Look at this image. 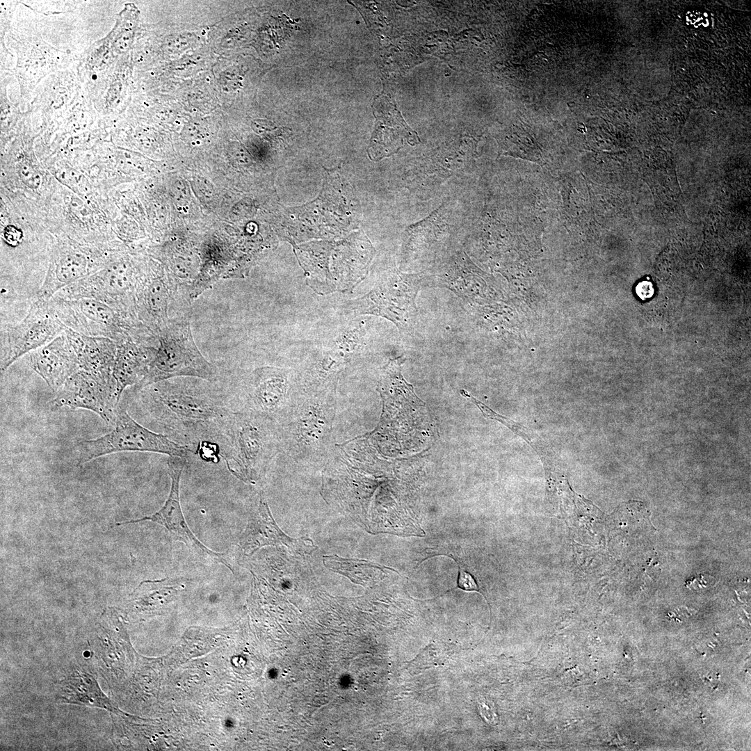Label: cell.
<instances>
[{
    "mask_svg": "<svg viewBox=\"0 0 751 751\" xmlns=\"http://www.w3.org/2000/svg\"><path fill=\"white\" fill-rule=\"evenodd\" d=\"M651 291L652 285L651 284H649V282H643L638 286V296L642 298L643 297L644 298V296H645L646 297H649L647 293L651 294Z\"/></svg>",
    "mask_w": 751,
    "mask_h": 751,
    "instance_id": "cell-26",
    "label": "cell"
},
{
    "mask_svg": "<svg viewBox=\"0 0 751 751\" xmlns=\"http://www.w3.org/2000/svg\"><path fill=\"white\" fill-rule=\"evenodd\" d=\"M373 108L376 124L368 148L371 160L389 156L406 143L415 145L419 143L417 134L407 125L388 97H377Z\"/></svg>",
    "mask_w": 751,
    "mask_h": 751,
    "instance_id": "cell-15",
    "label": "cell"
},
{
    "mask_svg": "<svg viewBox=\"0 0 751 751\" xmlns=\"http://www.w3.org/2000/svg\"><path fill=\"white\" fill-rule=\"evenodd\" d=\"M335 414L336 392H300L278 423L280 453L299 465L326 463L332 449Z\"/></svg>",
    "mask_w": 751,
    "mask_h": 751,
    "instance_id": "cell-2",
    "label": "cell"
},
{
    "mask_svg": "<svg viewBox=\"0 0 751 751\" xmlns=\"http://www.w3.org/2000/svg\"><path fill=\"white\" fill-rule=\"evenodd\" d=\"M192 300L188 291L159 272L143 273L135 295L138 321L158 335L170 322L190 316Z\"/></svg>",
    "mask_w": 751,
    "mask_h": 751,
    "instance_id": "cell-10",
    "label": "cell"
},
{
    "mask_svg": "<svg viewBox=\"0 0 751 751\" xmlns=\"http://www.w3.org/2000/svg\"><path fill=\"white\" fill-rule=\"evenodd\" d=\"M113 428L107 434L76 444L77 463L81 465L95 458L121 451L154 452L188 458L193 450L154 433L136 422L127 412L124 403L119 405Z\"/></svg>",
    "mask_w": 751,
    "mask_h": 751,
    "instance_id": "cell-5",
    "label": "cell"
},
{
    "mask_svg": "<svg viewBox=\"0 0 751 751\" xmlns=\"http://www.w3.org/2000/svg\"><path fill=\"white\" fill-rule=\"evenodd\" d=\"M239 545L246 556L264 546L282 547L296 554H309L317 549L310 538H293L282 531L271 515L263 492L259 494L258 508L249 518Z\"/></svg>",
    "mask_w": 751,
    "mask_h": 751,
    "instance_id": "cell-14",
    "label": "cell"
},
{
    "mask_svg": "<svg viewBox=\"0 0 751 751\" xmlns=\"http://www.w3.org/2000/svg\"><path fill=\"white\" fill-rule=\"evenodd\" d=\"M187 459L177 456H170L168 460V466L171 478V487L167 500L161 508L152 515L138 519H132L116 524L123 525L143 521H151L164 526L176 540L184 542L192 551L200 556L209 557L214 561L220 563L228 567L234 574L233 563L226 553H218L208 549L193 533L183 515L179 501L180 478L186 464Z\"/></svg>",
    "mask_w": 751,
    "mask_h": 751,
    "instance_id": "cell-13",
    "label": "cell"
},
{
    "mask_svg": "<svg viewBox=\"0 0 751 751\" xmlns=\"http://www.w3.org/2000/svg\"><path fill=\"white\" fill-rule=\"evenodd\" d=\"M181 578L142 581L132 593L131 603L138 612L156 611L170 604L185 588Z\"/></svg>",
    "mask_w": 751,
    "mask_h": 751,
    "instance_id": "cell-21",
    "label": "cell"
},
{
    "mask_svg": "<svg viewBox=\"0 0 751 751\" xmlns=\"http://www.w3.org/2000/svg\"><path fill=\"white\" fill-rule=\"evenodd\" d=\"M324 565L334 572L342 574L350 581L364 585L371 581L373 572L382 570V567L366 560L346 558L336 554L325 555L323 557Z\"/></svg>",
    "mask_w": 751,
    "mask_h": 751,
    "instance_id": "cell-22",
    "label": "cell"
},
{
    "mask_svg": "<svg viewBox=\"0 0 751 751\" xmlns=\"http://www.w3.org/2000/svg\"><path fill=\"white\" fill-rule=\"evenodd\" d=\"M299 393L297 373L286 368L261 366L240 382L232 410L261 415L278 424Z\"/></svg>",
    "mask_w": 751,
    "mask_h": 751,
    "instance_id": "cell-6",
    "label": "cell"
},
{
    "mask_svg": "<svg viewBox=\"0 0 751 751\" xmlns=\"http://www.w3.org/2000/svg\"><path fill=\"white\" fill-rule=\"evenodd\" d=\"M80 369L97 374H113L117 342L110 338L90 337L65 327Z\"/></svg>",
    "mask_w": 751,
    "mask_h": 751,
    "instance_id": "cell-19",
    "label": "cell"
},
{
    "mask_svg": "<svg viewBox=\"0 0 751 751\" xmlns=\"http://www.w3.org/2000/svg\"><path fill=\"white\" fill-rule=\"evenodd\" d=\"M158 340L140 341L132 338L117 343L113 374L120 396L138 385L147 374Z\"/></svg>",
    "mask_w": 751,
    "mask_h": 751,
    "instance_id": "cell-18",
    "label": "cell"
},
{
    "mask_svg": "<svg viewBox=\"0 0 751 751\" xmlns=\"http://www.w3.org/2000/svg\"><path fill=\"white\" fill-rule=\"evenodd\" d=\"M142 274L127 259H121L65 286L54 296L63 299H95L110 306L126 319L138 324L140 322L135 312V295Z\"/></svg>",
    "mask_w": 751,
    "mask_h": 751,
    "instance_id": "cell-8",
    "label": "cell"
},
{
    "mask_svg": "<svg viewBox=\"0 0 751 751\" xmlns=\"http://www.w3.org/2000/svg\"><path fill=\"white\" fill-rule=\"evenodd\" d=\"M5 239L8 243H17L21 238V233L15 227H8L5 230Z\"/></svg>",
    "mask_w": 751,
    "mask_h": 751,
    "instance_id": "cell-25",
    "label": "cell"
},
{
    "mask_svg": "<svg viewBox=\"0 0 751 751\" xmlns=\"http://www.w3.org/2000/svg\"><path fill=\"white\" fill-rule=\"evenodd\" d=\"M49 306L65 325L78 333L110 338L117 343L136 339L144 326L124 318L110 306L95 299H63L53 296Z\"/></svg>",
    "mask_w": 751,
    "mask_h": 751,
    "instance_id": "cell-9",
    "label": "cell"
},
{
    "mask_svg": "<svg viewBox=\"0 0 751 751\" xmlns=\"http://www.w3.org/2000/svg\"><path fill=\"white\" fill-rule=\"evenodd\" d=\"M190 316L170 322L158 334V344L146 376L134 389L175 378L189 377L217 381L219 373L198 349L191 332Z\"/></svg>",
    "mask_w": 751,
    "mask_h": 751,
    "instance_id": "cell-4",
    "label": "cell"
},
{
    "mask_svg": "<svg viewBox=\"0 0 751 751\" xmlns=\"http://www.w3.org/2000/svg\"><path fill=\"white\" fill-rule=\"evenodd\" d=\"M59 686L57 699L60 702L97 707L113 713L119 711L102 691L95 677L88 672L73 671L60 681Z\"/></svg>",
    "mask_w": 751,
    "mask_h": 751,
    "instance_id": "cell-20",
    "label": "cell"
},
{
    "mask_svg": "<svg viewBox=\"0 0 751 751\" xmlns=\"http://www.w3.org/2000/svg\"><path fill=\"white\" fill-rule=\"evenodd\" d=\"M120 399L113 374H97L79 369L58 389L47 407L52 411L63 407L86 409L113 426Z\"/></svg>",
    "mask_w": 751,
    "mask_h": 751,
    "instance_id": "cell-11",
    "label": "cell"
},
{
    "mask_svg": "<svg viewBox=\"0 0 751 751\" xmlns=\"http://www.w3.org/2000/svg\"><path fill=\"white\" fill-rule=\"evenodd\" d=\"M175 378L134 389L149 414L170 435L197 445L216 444L233 410L207 385ZM218 445V444H217Z\"/></svg>",
    "mask_w": 751,
    "mask_h": 751,
    "instance_id": "cell-1",
    "label": "cell"
},
{
    "mask_svg": "<svg viewBox=\"0 0 751 751\" xmlns=\"http://www.w3.org/2000/svg\"><path fill=\"white\" fill-rule=\"evenodd\" d=\"M459 565V574L458 576L457 584L458 587L465 591H476L480 592L479 587L476 583L474 576L469 572L465 570L460 563Z\"/></svg>",
    "mask_w": 751,
    "mask_h": 751,
    "instance_id": "cell-24",
    "label": "cell"
},
{
    "mask_svg": "<svg viewBox=\"0 0 751 751\" xmlns=\"http://www.w3.org/2000/svg\"><path fill=\"white\" fill-rule=\"evenodd\" d=\"M217 444L230 473L255 484L280 453L278 424L261 415L234 410Z\"/></svg>",
    "mask_w": 751,
    "mask_h": 751,
    "instance_id": "cell-3",
    "label": "cell"
},
{
    "mask_svg": "<svg viewBox=\"0 0 751 751\" xmlns=\"http://www.w3.org/2000/svg\"><path fill=\"white\" fill-rule=\"evenodd\" d=\"M423 284L419 275L392 273L381 278L364 296L345 304L355 315L381 316L391 321L400 332H410L418 316L416 299Z\"/></svg>",
    "mask_w": 751,
    "mask_h": 751,
    "instance_id": "cell-7",
    "label": "cell"
},
{
    "mask_svg": "<svg viewBox=\"0 0 751 751\" xmlns=\"http://www.w3.org/2000/svg\"><path fill=\"white\" fill-rule=\"evenodd\" d=\"M65 328L51 310L48 300H35L22 320L8 325L1 334V370H6L24 355L47 344Z\"/></svg>",
    "mask_w": 751,
    "mask_h": 751,
    "instance_id": "cell-12",
    "label": "cell"
},
{
    "mask_svg": "<svg viewBox=\"0 0 751 751\" xmlns=\"http://www.w3.org/2000/svg\"><path fill=\"white\" fill-rule=\"evenodd\" d=\"M365 335V329L361 323L351 324L339 332L328 347L349 364L363 349Z\"/></svg>",
    "mask_w": 751,
    "mask_h": 751,
    "instance_id": "cell-23",
    "label": "cell"
},
{
    "mask_svg": "<svg viewBox=\"0 0 751 751\" xmlns=\"http://www.w3.org/2000/svg\"><path fill=\"white\" fill-rule=\"evenodd\" d=\"M29 365L56 393L80 369L76 354L64 331L31 352Z\"/></svg>",
    "mask_w": 751,
    "mask_h": 751,
    "instance_id": "cell-17",
    "label": "cell"
},
{
    "mask_svg": "<svg viewBox=\"0 0 751 751\" xmlns=\"http://www.w3.org/2000/svg\"><path fill=\"white\" fill-rule=\"evenodd\" d=\"M80 247L63 243L56 247L36 298L49 300L60 290L95 271L104 263L99 257Z\"/></svg>",
    "mask_w": 751,
    "mask_h": 751,
    "instance_id": "cell-16",
    "label": "cell"
}]
</instances>
